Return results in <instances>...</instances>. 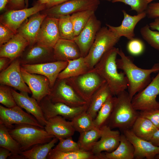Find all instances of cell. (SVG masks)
Wrapping results in <instances>:
<instances>
[{
  "mask_svg": "<svg viewBox=\"0 0 159 159\" xmlns=\"http://www.w3.org/2000/svg\"><path fill=\"white\" fill-rule=\"evenodd\" d=\"M112 95L107 83L105 82L93 94L88 103L86 111L93 119L108 97Z\"/></svg>",
  "mask_w": 159,
  "mask_h": 159,
  "instance_id": "cell-27",
  "label": "cell"
},
{
  "mask_svg": "<svg viewBox=\"0 0 159 159\" xmlns=\"http://www.w3.org/2000/svg\"><path fill=\"white\" fill-rule=\"evenodd\" d=\"M12 95L16 105L33 115L42 126H44L47 120L45 118L39 104L34 98L29 96L28 93H19L11 89Z\"/></svg>",
  "mask_w": 159,
  "mask_h": 159,
  "instance_id": "cell-20",
  "label": "cell"
},
{
  "mask_svg": "<svg viewBox=\"0 0 159 159\" xmlns=\"http://www.w3.org/2000/svg\"><path fill=\"white\" fill-rule=\"evenodd\" d=\"M95 11L87 10L78 12L70 15L75 37L77 36L84 28Z\"/></svg>",
  "mask_w": 159,
  "mask_h": 159,
  "instance_id": "cell-37",
  "label": "cell"
},
{
  "mask_svg": "<svg viewBox=\"0 0 159 159\" xmlns=\"http://www.w3.org/2000/svg\"><path fill=\"white\" fill-rule=\"evenodd\" d=\"M21 69V62L18 58L12 62L6 69L0 72V84L12 87L20 92L31 94V90L22 77Z\"/></svg>",
  "mask_w": 159,
  "mask_h": 159,
  "instance_id": "cell-13",
  "label": "cell"
},
{
  "mask_svg": "<svg viewBox=\"0 0 159 159\" xmlns=\"http://www.w3.org/2000/svg\"><path fill=\"white\" fill-rule=\"evenodd\" d=\"M100 0H70L45 9L44 13L47 16L59 18L82 11H95L100 4Z\"/></svg>",
  "mask_w": 159,
  "mask_h": 159,
  "instance_id": "cell-10",
  "label": "cell"
},
{
  "mask_svg": "<svg viewBox=\"0 0 159 159\" xmlns=\"http://www.w3.org/2000/svg\"><path fill=\"white\" fill-rule=\"evenodd\" d=\"M149 141L155 145L159 146V129L155 132Z\"/></svg>",
  "mask_w": 159,
  "mask_h": 159,
  "instance_id": "cell-50",
  "label": "cell"
},
{
  "mask_svg": "<svg viewBox=\"0 0 159 159\" xmlns=\"http://www.w3.org/2000/svg\"><path fill=\"white\" fill-rule=\"evenodd\" d=\"M118 54L120 58L116 59L117 67L122 71L126 77L127 92L131 100L136 94L150 82L151 74L159 72V64H155L150 69H142L137 66L121 49H119Z\"/></svg>",
  "mask_w": 159,
  "mask_h": 159,
  "instance_id": "cell-1",
  "label": "cell"
},
{
  "mask_svg": "<svg viewBox=\"0 0 159 159\" xmlns=\"http://www.w3.org/2000/svg\"><path fill=\"white\" fill-rule=\"evenodd\" d=\"M28 1L29 0H25V7L27 8L28 5Z\"/></svg>",
  "mask_w": 159,
  "mask_h": 159,
  "instance_id": "cell-55",
  "label": "cell"
},
{
  "mask_svg": "<svg viewBox=\"0 0 159 159\" xmlns=\"http://www.w3.org/2000/svg\"><path fill=\"white\" fill-rule=\"evenodd\" d=\"M115 96L113 109L107 125L112 129H131L139 115V112L133 108L126 90Z\"/></svg>",
  "mask_w": 159,
  "mask_h": 159,
  "instance_id": "cell-3",
  "label": "cell"
},
{
  "mask_svg": "<svg viewBox=\"0 0 159 159\" xmlns=\"http://www.w3.org/2000/svg\"><path fill=\"white\" fill-rule=\"evenodd\" d=\"M20 59L21 64H35L56 61L53 48L35 44Z\"/></svg>",
  "mask_w": 159,
  "mask_h": 159,
  "instance_id": "cell-21",
  "label": "cell"
},
{
  "mask_svg": "<svg viewBox=\"0 0 159 159\" xmlns=\"http://www.w3.org/2000/svg\"><path fill=\"white\" fill-rule=\"evenodd\" d=\"M67 79L78 94L88 103L95 92L106 82L93 69L85 73Z\"/></svg>",
  "mask_w": 159,
  "mask_h": 159,
  "instance_id": "cell-6",
  "label": "cell"
},
{
  "mask_svg": "<svg viewBox=\"0 0 159 159\" xmlns=\"http://www.w3.org/2000/svg\"><path fill=\"white\" fill-rule=\"evenodd\" d=\"M60 115H57L47 120L44 129L49 134L59 140L72 137L75 131L71 121Z\"/></svg>",
  "mask_w": 159,
  "mask_h": 159,
  "instance_id": "cell-23",
  "label": "cell"
},
{
  "mask_svg": "<svg viewBox=\"0 0 159 159\" xmlns=\"http://www.w3.org/2000/svg\"><path fill=\"white\" fill-rule=\"evenodd\" d=\"M0 123L9 129L12 128L14 124H30L44 128L35 118L17 105L11 108L0 105Z\"/></svg>",
  "mask_w": 159,
  "mask_h": 159,
  "instance_id": "cell-11",
  "label": "cell"
},
{
  "mask_svg": "<svg viewBox=\"0 0 159 159\" xmlns=\"http://www.w3.org/2000/svg\"><path fill=\"white\" fill-rule=\"evenodd\" d=\"M58 19L60 38L74 41L75 37L70 15L62 16Z\"/></svg>",
  "mask_w": 159,
  "mask_h": 159,
  "instance_id": "cell-38",
  "label": "cell"
},
{
  "mask_svg": "<svg viewBox=\"0 0 159 159\" xmlns=\"http://www.w3.org/2000/svg\"><path fill=\"white\" fill-rule=\"evenodd\" d=\"M120 38L107 26L101 28L88 54L85 57L90 69L93 68L103 55L114 47Z\"/></svg>",
  "mask_w": 159,
  "mask_h": 159,
  "instance_id": "cell-5",
  "label": "cell"
},
{
  "mask_svg": "<svg viewBox=\"0 0 159 159\" xmlns=\"http://www.w3.org/2000/svg\"><path fill=\"white\" fill-rule=\"evenodd\" d=\"M115 99V96H110L100 108L93 120L95 127L100 129L103 125H107L113 109Z\"/></svg>",
  "mask_w": 159,
  "mask_h": 159,
  "instance_id": "cell-35",
  "label": "cell"
},
{
  "mask_svg": "<svg viewBox=\"0 0 159 159\" xmlns=\"http://www.w3.org/2000/svg\"><path fill=\"white\" fill-rule=\"evenodd\" d=\"M112 3L121 2L130 6L131 10L136 11L137 14L146 12L148 3L147 0H112Z\"/></svg>",
  "mask_w": 159,
  "mask_h": 159,
  "instance_id": "cell-42",
  "label": "cell"
},
{
  "mask_svg": "<svg viewBox=\"0 0 159 159\" xmlns=\"http://www.w3.org/2000/svg\"><path fill=\"white\" fill-rule=\"evenodd\" d=\"M47 16L44 13L41 14L38 12L36 14L23 23L18 29L17 33L28 42L29 47H32L36 44L41 25Z\"/></svg>",
  "mask_w": 159,
  "mask_h": 159,
  "instance_id": "cell-24",
  "label": "cell"
},
{
  "mask_svg": "<svg viewBox=\"0 0 159 159\" xmlns=\"http://www.w3.org/2000/svg\"><path fill=\"white\" fill-rule=\"evenodd\" d=\"M134 147L123 134H121L120 144L113 151L104 153V159H133Z\"/></svg>",
  "mask_w": 159,
  "mask_h": 159,
  "instance_id": "cell-28",
  "label": "cell"
},
{
  "mask_svg": "<svg viewBox=\"0 0 159 159\" xmlns=\"http://www.w3.org/2000/svg\"><path fill=\"white\" fill-rule=\"evenodd\" d=\"M56 61H68L81 57L80 49L73 40L60 38L53 47Z\"/></svg>",
  "mask_w": 159,
  "mask_h": 159,
  "instance_id": "cell-25",
  "label": "cell"
},
{
  "mask_svg": "<svg viewBox=\"0 0 159 159\" xmlns=\"http://www.w3.org/2000/svg\"><path fill=\"white\" fill-rule=\"evenodd\" d=\"M21 70L23 80L31 91L32 97L39 104L43 98L51 93V88L48 79L42 75L29 73L21 67Z\"/></svg>",
  "mask_w": 159,
  "mask_h": 159,
  "instance_id": "cell-16",
  "label": "cell"
},
{
  "mask_svg": "<svg viewBox=\"0 0 159 159\" xmlns=\"http://www.w3.org/2000/svg\"><path fill=\"white\" fill-rule=\"evenodd\" d=\"M71 121L75 131L80 134L95 127L93 119L86 111L78 115L73 118Z\"/></svg>",
  "mask_w": 159,
  "mask_h": 159,
  "instance_id": "cell-36",
  "label": "cell"
},
{
  "mask_svg": "<svg viewBox=\"0 0 159 159\" xmlns=\"http://www.w3.org/2000/svg\"><path fill=\"white\" fill-rule=\"evenodd\" d=\"M127 49L128 52L131 55L138 56L143 52L145 46L141 40L134 38L130 40L127 43Z\"/></svg>",
  "mask_w": 159,
  "mask_h": 159,
  "instance_id": "cell-43",
  "label": "cell"
},
{
  "mask_svg": "<svg viewBox=\"0 0 159 159\" xmlns=\"http://www.w3.org/2000/svg\"><path fill=\"white\" fill-rule=\"evenodd\" d=\"M47 97L53 102H60L72 107L87 103L77 93L67 79H57Z\"/></svg>",
  "mask_w": 159,
  "mask_h": 159,
  "instance_id": "cell-7",
  "label": "cell"
},
{
  "mask_svg": "<svg viewBox=\"0 0 159 159\" xmlns=\"http://www.w3.org/2000/svg\"><path fill=\"white\" fill-rule=\"evenodd\" d=\"M68 61L67 67L59 74L57 79H67L87 73L91 69L86 62L85 57Z\"/></svg>",
  "mask_w": 159,
  "mask_h": 159,
  "instance_id": "cell-29",
  "label": "cell"
},
{
  "mask_svg": "<svg viewBox=\"0 0 159 159\" xmlns=\"http://www.w3.org/2000/svg\"><path fill=\"white\" fill-rule=\"evenodd\" d=\"M58 22V18L47 16L41 25L35 44L53 48L60 38Z\"/></svg>",
  "mask_w": 159,
  "mask_h": 159,
  "instance_id": "cell-17",
  "label": "cell"
},
{
  "mask_svg": "<svg viewBox=\"0 0 159 159\" xmlns=\"http://www.w3.org/2000/svg\"><path fill=\"white\" fill-rule=\"evenodd\" d=\"M8 27L0 23V46L7 42L16 34Z\"/></svg>",
  "mask_w": 159,
  "mask_h": 159,
  "instance_id": "cell-45",
  "label": "cell"
},
{
  "mask_svg": "<svg viewBox=\"0 0 159 159\" xmlns=\"http://www.w3.org/2000/svg\"><path fill=\"white\" fill-rule=\"evenodd\" d=\"M158 129L149 120L139 115L131 130L138 137L149 141Z\"/></svg>",
  "mask_w": 159,
  "mask_h": 159,
  "instance_id": "cell-31",
  "label": "cell"
},
{
  "mask_svg": "<svg viewBox=\"0 0 159 159\" xmlns=\"http://www.w3.org/2000/svg\"><path fill=\"white\" fill-rule=\"evenodd\" d=\"M139 113V115L149 120L159 129V109L140 111Z\"/></svg>",
  "mask_w": 159,
  "mask_h": 159,
  "instance_id": "cell-44",
  "label": "cell"
},
{
  "mask_svg": "<svg viewBox=\"0 0 159 159\" xmlns=\"http://www.w3.org/2000/svg\"><path fill=\"white\" fill-rule=\"evenodd\" d=\"M122 11L123 14V19L120 25L115 26L106 24L109 29L117 36L124 37L130 40L135 36L134 29L137 24L146 16V12L137 15L132 16L128 14L125 10Z\"/></svg>",
  "mask_w": 159,
  "mask_h": 159,
  "instance_id": "cell-22",
  "label": "cell"
},
{
  "mask_svg": "<svg viewBox=\"0 0 159 159\" xmlns=\"http://www.w3.org/2000/svg\"><path fill=\"white\" fill-rule=\"evenodd\" d=\"M105 0L108 1H112V0Z\"/></svg>",
  "mask_w": 159,
  "mask_h": 159,
  "instance_id": "cell-58",
  "label": "cell"
},
{
  "mask_svg": "<svg viewBox=\"0 0 159 159\" xmlns=\"http://www.w3.org/2000/svg\"><path fill=\"white\" fill-rule=\"evenodd\" d=\"M70 0H50L46 5L47 8L61 4Z\"/></svg>",
  "mask_w": 159,
  "mask_h": 159,
  "instance_id": "cell-51",
  "label": "cell"
},
{
  "mask_svg": "<svg viewBox=\"0 0 159 159\" xmlns=\"http://www.w3.org/2000/svg\"><path fill=\"white\" fill-rule=\"evenodd\" d=\"M150 28L153 30H156L159 32V17L155 19L149 25Z\"/></svg>",
  "mask_w": 159,
  "mask_h": 159,
  "instance_id": "cell-52",
  "label": "cell"
},
{
  "mask_svg": "<svg viewBox=\"0 0 159 159\" xmlns=\"http://www.w3.org/2000/svg\"><path fill=\"white\" fill-rule=\"evenodd\" d=\"M9 0H0V10H4L8 4Z\"/></svg>",
  "mask_w": 159,
  "mask_h": 159,
  "instance_id": "cell-53",
  "label": "cell"
},
{
  "mask_svg": "<svg viewBox=\"0 0 159 159\" xmlns=\"http://www.w3.org/2000/svg\"><path fill=\"white\" fill-rule=\"evenodd\" d=\"M29 45L28 42L17 33L7 42L0 46V57L8 58L12 62L21 56Z\"/></svg>",
  "mask_w": 159,
  "mask_h": 159,
  "instance_id": "cell-26",
  "label": "cell"
},
{
  "mask_svg": "<svg viewBox=\"0 0 159 159\" xmlns=\"http://www.w3.org/2000/svg\"><path fill=\"white\" fill-rule=\"evenodd\" d=\"M10 59L5 57H0V72L6 69L11 63Z\"/></svg>",
  "mask_w": 159,
  "mask_h": 159,
  "instance_id": "cell-48",
  "label": "cell"
},
{
  "mask_svg": "<svg viewBox=\"0 0 159 159\" xmlns=\"http://www.w3.org/2000/svg\"><path fill=\"white\" fill-rule=\"evenodd\" d=\"M9 129L11 136L19 144L22 151L28 150L34 146L50 142L54 137L45 130L28 124H16Z\"/></svg>",
  "mask_w": 159,
  "mask_h": 159,
  "instance_id": "cell-4",
  "label": "cell"
},
{
  "mask_svg": "<svg viewBox=\"0 0 159 159\" xmlns=\"http://www.w3.org/2000/svg\"><path fill=\"white\" fill-rule=\"evenodd\" d=\"M46 8L45 4L37 3L29 8L10 10L1 16L0 22L16 34L18 29L27 18Z\"/></svg>",
  "mask_w": 159,
  "mask_h": 159,
  "instance_id": "cell-12",
  "label": "cell"
},
{
  "mask_svg": "<svg viewBox=\"0 0 159 159\" xmlns=\"http://www.w3.org/2000/svg\"><path fill=\"white\" fill-rule=\"evenodd\" d=\"M155 158L158 159H159V154L156 156Z\"/></svg>",
  "mask_w": 159,
  "mask_h": 159,
  "instance_id": "cell-57",
  "label": "cell"
},
{
  "mask_svg": "<svg viewBox=\"0 0 159 159\" xmlns=\"http://www.w3.org/2000/svg\"><path fill=\"white\" fill-rule=\"evenodd\" d=\"M0 147L9 150L12 155L11 159H20L22 152L18 143L10 135L9 130L5 125L0 123Z\"/></svg>",
  "mask_w": 159,
  "mask_h": 159,
  "instance_id": "cell-32",
  "label": "cell"
},
{
  "mask_svg": "<svg viewBox=\"0 0 159 159\" xmlns=\"http://www.w3.org/2000/svg\"><path fill=\"white\" fill-rule=\"evenodd\" d=\"M59 140L54 137L50 142L35 145L31 148L22 151L20 159H46L48 153Z\"/></svg>",
  "mask_w": 159,
  "mask_h": 159,
  "instance_id": "cell-30",
  "label": "cell"
},
{
  "mask_svg": "<svg viewBox=\"0 0 159 159\" xmlns=\"http://www.w3.org/2000/svg\"><path fill=\"white\" fill-rule=\"evenodd\" d=\"M140 33L143 38L151 47L159 50V32L151 29L149 25L142 27Z\"/></svg>",
  "mask_w": 159,
  "mask_h": 159,
  "instance_id": "cell-39",
  "label": "cell"
},
{
  "mask_svg": "<svg viewBox=\"0 0 159 159\" xmlns=\"http://www.w3.org/2000/svg\"><path fill=\"white\" fill-rule=\"evenodd\" d=\"M48 159H99L91 151L79 150L64 152L52 149L47 157Z\"/></svg>",
  "mask_w": 159,
  "mask_h": 159,
  "instance_id": "cell-34",
  "label": "cell"
},
{
  "mask_svg": "<svg viewBox=\"0 0 159 159\" xmlns=\"http://www.w3.org/2000/svg\"><path fill=\"white\" fill-rule=\"evenodd\" d=\"M58 144L53 148L55 150L68 152L81 150L77 142L74 141L72 136L59 140Z\"/></svg>",
  "mask_w": 159,
  "mask_h": 159,
  "instance_id": "cell-40",
  "label": "cell"
},
{
  "mask_svg": "<svg viewBox=\"0 0 159 159\" xmlns=\"http://www.w3.org/2000/svg\"><path fill=\"white\" fill-rule=\"evenodd\" d=\"M101 26L100 21L94 14L80 34L74 38V41L80 49L82 57H85L88 54Z\"/></svg>",
  "mask_w": 159,
  "mask_h": 159,
  "instance_id": "cell-14",
  "label": "cell"
},
{
  "mask_svg": "<svg viewBox=\"0 0 159 159\" xmlns=\"http://www.w3.org/2000/svg\"><path fill=\"white\" fill-rule=\"evenodd\" d=\"M50 0H38L37 1L38 3L41 4H46L48 3Z\"/></svg>",
  "mask_w": 159,
  "mask_h": 159,
  "instance_id": "cell-54",
  "label": "cell"
},
{
  "mask_svg": "<svg viewBox=\"0 0 159 159\" xmlns=\"http://www.w3.org/2000/svg\"><path fill=\"white\" fill-rule=\"evenodd\" d=\"M68 64V61H56L41 64H21V67L29 73L39 74L46 77L52 88L59 74L65 69Z\"/></svg>",
  "mask_w": 159,
  "mask_h": 159,
  "instance_id": "cell-15",
  "label": "cell"
},
{
  "mask_svg": "<svg viewBox=\"0 0 159 159\" xmlns=\"http://www.w3.org/2000/svg\"><path fill=\"white\" fill-rule=\"evenodd\" d=\"M154 0H147L148 4H150L152 1Z\"/></svg>",
  "mask_w": 159,
  "mask_h": 159,
  "instance_id": "cell-56",
  "label": "cell"
},
{
  "mask_svg": "<svg viewBox=\"0 0 159 159\" xmlns=\"http://www.w3.org/2000/svg\"><path fill=\"white\" fill-rule=\"evenodd\" d=\"M12 155L11 152L8 149L2 147L0 148V159H6Z\"/></svg>",
  "mask_w": 159,
  "mask_h": 159,
  "instance_id": "cell-49",
  "label": "cell"
},
{
  "mask_svg": "<svg viewBox=\"0 0 159 159\" xmlns=\"http://www.w3.org/2000/svg\"><path fill=\"white\" fill-rule=\"evenodd\" d=\"M119 50L115 47L112 48L103 55L92 69L105 80L114 96L127 88L125 75L117 70L116 58Z\"/></svg>",
  "mask_w": 159,
  "mask_h": 159,
  "instance_id": "cell-2",
  "label": "cell"
},
{
  "mask_svg": "<svg viewBox=\"0 0 159 159\" xmlns=\"http://www.w3.org/2000/svg\"><path fill=\"white\" fill-rule=\"evenodd\" d=\"M101 133L100 129L95 127L80 134L77 143L80 150L91 151L95 144L100 138Z\"/></svg>",
  "mask_w": 159,
  "mask_h": 159,
  "instance_id": "cell-33",
  "label": "cell"
},
{
  "mask_svg": "<svg viewBox=\"0 0 159 159\" xmlns=\"http://www.w3.org/2000/svg\"><path fill=\"white\" fill-rule=\"evenodd\" d=\"M39 105L47 120L57 115H60L71 120L80 114L86 111L88 103L82 106L72 107L60 102H53L47 96L43 98Z\"/></svg>",
  "mask_w": 159,
  "mask_h": 159,
  "instance_id": "cell-9",
  "label": "cell"
},
{
  "mask_svg": "<svg viewBox=\"0 0 159 159\" xmlns=\"http://www.w3.org/2000/svg\"><path fill=\"white\" fill-rule=\"evenodd\" d=\"M100 129L101 133L100 139L93 146L91 152L99 158L102 152L110 153L114 150L119 145L121 134L118 130H113L107 125L102 126Z\"/></svg>",
  "mask_w": 159,
  "mask_h": 159,
  "instance_id": "cell-18",
  "label": "cell"
},
{
  "mask_svg": "<svg viewBox=\"0 0 159 159\" xmlns=\"http://www.w3.org/2000/svg\"><path fill=\"white\" fill-rule=\"evenodd\" d=\"M159 94V71L153 80L142 90L136 94L131 100L133 108L143 111L159 109L156 100Z\"/></svg>",
  "mask_w": 159,
  "mask_h": 159,
  "instance_id": "cell-8",
  "label": "cell"
},
{
  "mask_svg": "<svg viewBox=\"0 0 159 159\" xmlns=\"http://www.w3.org/2000/svg\"><path fill=\"white\" fill-rule=\"evenodd\" d=\"M123 132L134 147V158L153 159L159 154V146H155L151 142L138 137L131 129L126 130Z\"/></svg>",
  "mask_w": 159,
  "mask_h": 159,
  "instance_id": "cell-19",
  "label": "cell"
},
{
  "mask_svg": "<svg viewBox=\"0 0 159 159\" xmlns=\"http://www.w3.org/2000/svg\"><path fill=\"white\" fill-rule=\"evenodd\" d=\"M0 103L8 108H11L17 105L12 95L11 89L8 86L1 84Z\"/></svg>",
  "mask_w": 159,
  "mask_h": 159,
  "instance_id": "cell-41",
  "label": "cell"
},
{
  "mask_svg": "<svg viewBox=\"0 0 159 159\" xmlns=\"http://www.w3.org/2000/svg\"><path fill=\"white\" fill-rule=\"evenodd\" d=\"M8 4L10 10L21 9L25 6V0H9Z\"/></svg>",
  "mask_w": 159,
  "mask_h": 159,
  "instance_id": "cell-47",
  "label": "cell"
},
{
  "mask_svg": "<svg viewBox=\"0 0 159 159\" xmlns=\"http://www.w3.org/2000/svg\"><path fill=\"white\" fill-rule=\"evenodd\" d=\"M146 13L148 18L155 19L159 17V3L149 4Z\"/></svg>",
  "mask_w": 159,
  "mask_h": 159,
  "instance_id": "cell-46",
  "label": "cell"
}]
</instances>
